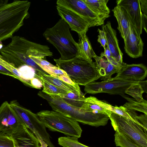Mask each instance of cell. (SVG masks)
<instances>
[{"label": "cell", "instance_id": "obj_31", "mask_svg": "<svg viewBox=\"0 0 147 147\" xmlns=\"http://www.w3.org/2000/svg\"><path fill=\"white\" fill-rule=\"evenodd\" d=\"M58 142L63 147H90L79 142L78 139L67 136L59 137Z\"/></svg>", "mask_w": 147, "mask_h": 147}, {"label": "cell", "instance_id": "obj_25", "mask_svg": "<svg viewBox=\"0 0 147 147\" xmlns=\"http://www.w3.org/2000/svg\"><path fill=\"white\" fill-rule=\"evenodd\" d=\"M20 75V80L31 87L30 82L34 78H39L38 71L32 67L24 65L18 69Z\"/></svg>", "mask_w": 147, "mask_h": 147}, {"label": "cell", "instance_id": "obj_21", "mask_svg": "<svg viewBox=\"0 0 147 147\" xmlns=\"http://www.w3.org/2000/svg\"><path fill=\"white\" fill-rule=\"evenodd\" d=\"M105 101L99 100L94 96H90L86 98L80 108L86 111L95 113H102L108 115L111 111L105 108Z\"/></svg>", "mask_w": 147, "mask_h": 147}, {"label": "cell", "instance_id": "obj_9", "mask_svg": "<svg viewBox=\"0 0 147 147\" xmlns=\"http://www.w3.org/2000/svg\"><path fill=\"white\" fill-rule=\"evenodd\" d=\"M9 104L36 137L39 135L49 147H55L51 141L50 136L46 130V128L37 114L21 106L16 100L12 101Z\"/></svg>", "mask_w": 147, "mask_h": 147}, {"label": "cell", "instance_id": "obj_30", "mask_svg": "<svg viewBox=\"0 0 147 147\" xmlns=\"http://www.w3.org/2000/svg\"><path fill=\"white\" fill-rule=\"evenodd\" d=\"M41 78V77H40ZM43 88V92L50 96H60L70 92L57 87L41 78Z\"/></svg>", "mask_w": 147, "mask_h": 147}, {"label": "cell", "instance_id": "obj_18", "mask_svg": "<svg viewBox=\"0 0 147 147\" xmlns=\"http://www.w3.org/2000/svg\"><path fill=\"white\" fill-rule=\"evenodd\" d=\"M94 59L101 76V80H103L111 78L112 76L117 73L122 66H117L112 64L104 57L97 55Z\"/></svg>", "mask_w": 147, "mask_h": 147}, {"label": "cell", "instance_id": "obj_24", "mask_svg": "<svg viewBox=\"0 0 147 147\" xmlns=\"http://www.w3.org/2000/svg\"><path fill=\"white\" fill-rule=\"evenodd\" d=\"M41 68L49 75L59 79L69 84L77 86L78 84L74 82L69 77L66 72L62 69L54 65L45 66Z\"/></svg>", "mask_w": 147, "mask_h": 147}, {"label": "cell", "instance_id": "obj_2", "mask_svg": "<svg viewBox=\"0 0 147 147\" xmlns=\"http://www.w3.org/2000/svg\"><path fill=\"white\" fill-rule=\"evenodd\" d=\"M30 4L27 0H16L0 7V45L23 25Z\"/></svg>", "mask_w": 147, "mask_h": 147}, {"label": "cell", "instance_id": "obj_3", "mask_svg": "<svg viewBox=\"0 0 147 147\" xmlns=\"http://www.w3.org/2000/svg\"><path fill=\"white\" fill-rule=\"evenodd\" d=\"M57 67L65 71L78 85L85 86L100 78L95 62L79 55L67 60L54 59Z\"/></svg>", "mask_w": 147, "mask_h": 147}, {"label": "cell", "instance_id": "obj_33", "mask_svg": "<svg viewBox=\"0 0 147 147\" xmlns=\"http://www.w3.org/2000/svg\"><path fill=\"white\" fill-rule=\"evenodd\" d=\"M137 119L147 129V115L141 114L137 116Z\"/></svg>", "mask_w": 147, "mask_h": 147}, {"label": "cell", "instance_id": "obj_14", "mask_svg": "<svg viewBox=\"0 0 147 147\" xmlns=\"http://www.w3.org/2000/svg\"><path fill=\"white\" fill-rule=\"evenodd\" d=\"M56 7L58 14L67 23L71 30L78 34L87 32L90 26L84 18L69 9L58 5Z\"/></svg>", "mask_w": 147, "mask_h": 147}, {"label": "cell", "instance_id": "obj_5", "mask_svg": "<svg viewBox=\"0 0 147 147\" xmlns=\"http://www.w3.org/2000/svg\"><path fill=\"white\" fill-rule=\"evenodd\" d=\"M70 27L62 18L53 27L47 28L43 35L60 54L59 59L67 60L78 55L77 42L73 38Z\"/></svg>", "mask_w": 147, "mask_h": 147}, {"label": "cell", "instance_id": "obj_26", "mask_svg": "<svg viewBox=\"0 0 147 147\" xmlns=\"http://www.w3.org/2000/svg\"><path fill=\"white\" fill-rule=\"evenodd\" d=\"M121 96L128 101L123 105L124 107L129 109L138 111L147 115V101L146 100L144 99L141 100H137L124 94Z\"/></svg>", "mask_w": 147, "mask_h": 147}, {"label": "cell", "instance_id": "obj_17", "mask_svg": "<svg viewBox=\"0 0 147 147\" xmlns=\"http://www.w3.org/2000/svg\"><path fill=\"white\" fill-rule=\"evenodd\" d=\"M105 33L107 40L106 45L109 49L112 57L117 63L122 65L123 53L119 45L117 37V32L111 26L110 21L107 22L105 25L102 26Z\"/></svg>", "mask_w": 147, "mask_h": 147}, {"label": "cell", "instance_id": "obj_13", "mask_svg": "<svg viewBox=\"0 0 147 147\" xmlns=\"http://www.w3.org/2000/svg\"><path fill=\"white\" fill-rule=\"evenodd\" d=\"M117 5L125 10L128 15L130 23L140 35L142 32V13L139 0H118Z\"/></svg>", "mask_w": 147, "mask_h": 147}, {"label": "cell", "instance_id": "obj_6", "mask_svg": "<svg viewBox=\"0 0 147 147\" xmlns=\"http://www.w3.org/2000/svg\"><path fill=\"white\" fill-rule=\"evenodd\" d=\"M46 128L77 139L80 137L82 130L78 122L60 112L43 110L36 114Z\"/></svg>", "mask_w": 147, "mask_h": 147}, {"label": "cell", "instance_id": "obj_36", "mask_svg": "<svg viewBox=\"0 0 147 147\" xmlns=\"http://www.w3.org/2000/svg\"><path fill=\"white\" fill-rule=\"evenodd\" d=\"M147 16L142 14V28L145 30L147 33L146 25H147Z\"/></svg>", "mask_w": 147, "mask_h": 147}, {"label": "cell", "instance_id": "obj_10", "mask_svg": "<svg viewBox=\"0 0 147 147\" xmlns=\"http://www.w3.org/2000/svg\"><path fill=\"white\" fill-rule=\"evenodd\" d=\"M39 141L24 124L10 134L0 131V147H39Z\"/></svg>", "mask_w": 147, "mask_h": 147}, {"label": "cell", "instance_id": "obj_19", "mask_svg": "<svg viewBox=\"0 0 147 147\" xmlns=\"http://www.w3.org/2000/svg\"><path fill=\"white\" fill-rule=\"evenodd\" d=\"M112 11L118 22L117 29L124 40L127 35L130 26L128 15L123 8L117 5Z\"/></svg>", "mask_w": 147, "mask_h": 147}, {"label": "cell", "instance_id": "obj_29", "mask_svg": "<svg viewBox=\"0 0 147 147\" xmlns=\"http://www.w3.org/2000/svg\"><path fill=\"white\" fill-rule=\"evenodd\" d=\"M114 141L117 146L141 147L129 137L122 133L115 131Z\"/></svg>", "mask_w": 147, "mask_h": 147}, {"label": "cell", "instance_id": "obj_20", "mask_svg": "<svg viewBox=\"0 0 147 147\" xmlns=\"http://www.w3.org/2000/svg\"><path fill=\"white\" fill-rule=\"evenodd\" d=\"M90 8L103 22L110 16V10L107 5L108 0H83Z\"/></svg>", "mask_w": 147, "mask_h": 147}, {"label": "cell", "instance_id": "obj_23", "mask_svg": "<svg viewBox=\"0 0 147 147\" xmlns=\"http://www.w3.org/2000/svg\"><path fill=\"white\" fill-rule=\"evenodd\" d=\"M38 74L42 79L60 88L69 92L81 93L78 85L75 86L69 84L59 79L38 71Z\"/></svg>", "mask_w": 147, "mask_h": 147}, {"label": "cell", "instance_id": "obj_22", "mask_svg": "<svg viewBox=\"0 0 147 147\" xmlns=\"http://www.w3.org/2000/svg\"><path fill=\"white\" fill-rule=\"evenodd\" d=\"M86 33L84 32L78 34V55L92 61V58H94L96 55L93 50Z\"/></svg>", "mask_w": 147, "mask_h": 147}, {"label": "cell", "instance_id": "obj_34", "mask_svg": "<svg viewBox=\"0 0 147 147\" xmlns=\"http://www.w3.org/2000/svg\"><path fill=\"white\" fill-rule=\"evenodd\" d=\"M140 8L142 14L147 16V0H139Z\"/></svg>", "mask_w": 147, "mask_h": 147}, {"label": "cell", "instance_id": "obj_1", "mask_svg": "<svg viewBox=\"0 0 147 147\" xmlns=\"http://www.w3.org/2000/svg\"><path fill=\"white\" fill-rule=\"evenodd\" d=\"M11 42L0 48V54L4 59L14 67L18 69L24 65L37 71L48 75L30 57L43 59L51 57L53 53L49 47L28 40L18 36H12Z\"/></svg>", "mask_w": 147, "mask_h": 147}, {"label": "cell", "instance_id": "obj_8", "mask_svg": "<svg viewBox=\"0 0 147 147\" xmlns=\"http://www.w3.org/2000/svg\"><path fill=\"white\" fill-rule=\"evenodd\" d=\"M142 81H136L116 77L111 78L100 82H94L85 86L86 93L94 94L106 93L112 94H124L126 90L133 85Z\"/></svg>", "mask_w": 147, "mask_h": 147}, {"label": "cell", "instance_id": "obj_27", "mask_svg": "<svg viewBox=\"0 0 147 147\" xmlns=\"http://www.w3.org/2000/svg\"><path fill=\"white\" fill-rule=\"evenodd\" d=\"M110 111L114 113L131 120L142 127L147 131V129L137 119L138 115L136 111L129 109L123 106H113L111 105Z\"/></svg>", "mask_w": 147, "mask_h": 147}, {"label": "cell", "instance_id": "obj_12", "mask_svg": "<svg viewBox=\"0 0 147 147\" xmlns=\"http://www.w3.org/2000/svg\"><path fill=\"white\" fill-rule=\"evenodd\" d=\"M25 124L7 101L0 106V131L10 134Z\"/></svg>", "mask_w": 147, "mask_h": 147}, {"label": "cell", "instance_id": "obj_28", "mask_svg": "<svg viewBox=\"0 0 147 147\" xmlns=\"http://www.w3.org/2000/svg\"><path fill=\"white\" fill-rule=\"evenodd\" d=\"M68 104L78 108H80L86 98L81 93L70 92L66 94L59 96Z\"/></svg>", "mask_w": 147, "mask_h": 147}, {"label": "cell", "instance_id": "obj_35", "mask_svg": "<svg viewBox=\"0 0 147 147\" xmlns=\"http://www.w3.org/2000/svg\"><path fill=\"white\" fill-rule=\"evenodd\" d=\"M0 73L15 78L14 75L8 70L0 65Z\"/></svg>", "mask_w": 147, "mask_h": 147}, {"label": "cell", "instance_id": "obj_37", "mask_svg": "<svg viewBox=\"0 0 147 147\" xmlns=\"http://www.w3.org/2000/svg\"><path fill=\"white\" fill-rule=\"evenodd\" d=\"M38 140L40 146L39 147H48L47 144L41 138L39 135L36 136Z\"/></svg>", "mask_w": 147, "mask_h": 147}, {"label": "cell", "instance_id": "obj_4", "mask_svg": "<svg viewBox=\"0 0 147 147\" xmlns=\"http://www.w3.org/2000/svg\"><path fill=\"white\" fill-rule=\"evenodd\" d=\"M38 94L48 101L54 111L71 117L77 122L98 127L106 125L109 119L106 114L87 112L72 106L59 96H50L42 91L39 92Z\"/></svg>", "mask_w": 147, "mask_h": 147}, {"label": "cell", "instance_id": "obj_32", "mask_svg": "<svg viewBox=\"0 0 147 147\" xmlns=\"http://www.w3.org/2000/svg\"><path fill=\"white\" fill-rule=\"evenodd\" d=\"M98 42L100 43L105 49L107 44V40L105 32L103 29L100 30L99 28L98 29Z\"/></svg>", "mask_w": 147, "mask_h": 147}, {"label": "cell", "instance_id": "obj_11", "mask_svg": "<svg viewBox=\"0 0 147 147\" xmlns=\"http://www.w3.org/2000/svg\"><path fill=\"white\" fill-rule=\"evenodd\" d=\"M56 4L57 5L69 9L80 16L88 23L90 27L102 25L104 23L83 0H58Z\"/></svg>", "mask_w": 147, "mask_h": 147}, {"label": "cell", "instance_id": "obj_7", "mask_svg": "<svg viewBox=\"0 0 147 147\" xmlns=\"http://www.w3.org/2000/svg\"><path fill=\"white\" fill-rule=\"evenodd\" d=\"M108 116L115 131L127 136L141 147H147V131L132 121L110 111Z\"/></svg>", "mask_w": 147, "mask_h": 147}, {"label": "cell", "instance_id": "obj_38", "mask_svg": "<svg viewBox=\"0 0 147 147\" xmlns=\"http://www.w3.org/2000/svg\"><path fill=\"white\" fill-rule=\"evenodd\" d=\"M8 0H0V7L8 3Z\"/></svg>", "mask_w": 147, "mask_h": 147}, {"label": "cell", "instance_id": "obj_16", "mask_svg": "<svg viewBox=\"0 0 147 147\" xmlns=\"http://www.w3.org/2000/svg\"><path fill=\"white\" fill-rule=\"evenodd\" d=\"M147 68L142 63L127 64L123 62L117 73L116 78L136 81H142L146 77Z\"/></svg>", "mask_w": 147, "mask_h": 147}, {"label": "cell", "instance_id": "obj_15", "mask_svg": "<svg viewBox=\"0 0 147 147\" xmlns=\"http://www.w3.org/2000/svg\"><path fill=\"white\" fill-rule=\"evenodd\" d=\"M124 40L125 51L129 56L134 58L142 56L144 43L140 35L130 23L128 33Z\"/></svg>", "mask_w": 147, "mask_h": 147}]
</instances>
